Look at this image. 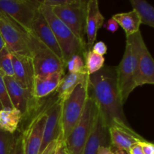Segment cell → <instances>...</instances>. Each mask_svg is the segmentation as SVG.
<instances>
[{
  "label": "cell",
  "instance_id": "cell-1",
  "mask_svg": "<svg viewBox=\"0 0 154 154\" xmlns=\"http://www.w3.org/2000/svg\"><path fill=\"white\" fill-rule=\"evenodd\" d=\"M88 95L96 102L108 128L116 125L129 126L120 99L115 68L104 66L99 72L89 75Z\"/></svg>",
  "mask_w": 154,
  "mask_h": 154
},
{
  "label": "cell",
  "instance_id": "cell-2",
  "mask_svg": "<svg viewBox=\"0 0 154 154\" xmlns=\"http://www.w3.org/2000/svg\"><path fill=\"white\" fill-rule=\"evenodd\" d=\"M144 40L141 32L126 37V48L120 64L116 67L117 87L122 103L125 102L135 87V77L138 67L140 47Z\"/></svg>",
  "mask_w": 154,
  "mask_h": 154
},
{
  "label": "cell",
  "instance_id": "cell-3",
  "mask_svg": "<svg viewBox=\"0 0 154 154\" xmlns=\"http://www.w3.org/2000/svg\"><path fill=\"white\" fill-rule=\"evenodd\" d=\"M40 11L57 38L65 63L74 55L84 56V53L87 51L85 42L78 38L73 32L56 16L52 8L45 5L42 2Z\"/></svg>",
  "mask_w": 154,
  "mask_h": 154
},
{
  "label": "cell",
  "instance_id": "cell-4",
  "mask_svg": "<svg viewBox=\"0 0 154 154\" xmlns=\"http://www.w3.org/2000/svg\"><path fill=\"white\" fill-rule=\"evenodd\" d=\"M99 114V108L93 97L88 95L82 116L69 136L64 140L70 154H82L86 142L93 130Z\"/></svg>",
  "mask_w": 154,
  "mask_h": 154
},
{
  "label": "cell",
  "instance_id": "cell-5",
  "mask_svg": "<svg viewBox=\"0 0 154 154\" xmlns=\"http://www.w3.org/2000/svg\"><path fill=\"white\" fill-rule=\"evenodd\" d=\"M28 35L35 77L46 76L57 72L65 73L64 60L60 58L32 32H29Z\"/></svg>",
  "mask_w": 154,
  "mask_h": 154
},
{
  "label": "cell",
  "instance_id": "cell-6",
  "mask_svg": "<svg viewBox=\"0 0 154 154\" xmlns=\"http://www.w3.org/2000/svg\"><path fill=\"white\" fill-rule=\"evenodd\" d=\"M88 98V83L79 84L62 103L63 141L69 135L82 116Z\"/></svg>",
  "mask_w": 154,
  "mask_h": 154
},
{
  "label": "cell",
  "instance_id": "cell-7",
  "mask_svg": "<svg viewBox=\"0 0 154 154\" xmlns=\"http://www.w3.org/2000/svg\"><path fill=\"white\" fill-rule=\"evenodd\" d=\"M41 5L38 0H0V12L29 32Z\"/></svg>",
  "mask_w": 154,
  "mask_h": 154
},
{
  "label": "cell",
  "instance_id": "cell-8",
  "mask_svg": "<svg viewBox=\"0 0 154 154\" xmlns=\"http://www.w3.org/2000/svg\"><path fill=\"white\" fill-rule=\"evenodd\" d=\"M0 33L11 54L31 57L28 32L0 12Z\"/></svg>",
  "mask_w": 154,
  "mask_h": 154
},
{
  "label": "cell",
  "instance_id": "cell-9",
  "mask_svg": "<svg viewBox=\"0 0 154 154\" xmlns=\"http://www.w3.org/2000/svg\"><path fill=\"white\" fill-rule=\"evenodd\" d=\"M87 2L88 1L75 0L68 5L52 8L54 13L60 18L81 40L84 41Z\"/></svg>",
  "mask_w": 154,
  "mask_h": 154
},
{
  "label": "cell",
  "instance_id": "cell-10",
  "mask_svg": "<svg viewBox=\"0 0 154 154\" xmlns=\"http://www.w3.org/2000/svg\"><path fill=\"white\" fill-rule=\"evenodd\" d=\"M9 99L14 108L18 110L23 117H29L37 108L38 100L33 96L32 90L21 85L14 77L4 76Z\"/></svg>",
  "mask_w": 154,
  "mask_h": 154
},
{
  "label": "cell",
  "instance_id": "cell-11",
  "mask_svg": "<svg viewBox=\"0 0 154 154\" xmlns=\"http://www.w3.org/2000/svg\"><path fill=\"white\" fill-rule=\"evenodd\" d=\"M47 115L45 106L32 117L27 127L21 133L24 154H39L43 141Z\"/></svg>",
  "mask_w": 154,
  "mask_h": 154
},
{
  "label": "cell",
  "instance_id": "cell-12",
  "mask_svg": "<svg viewBox=\"0 0 154 154\" xmlns=\"http://www.w3.org/2000/svg\"><path fill=\"white\" fill-rule=\"evenodd\" d=\"M62 103L63 100L58 97L45 105V113L47 115L44 131L43 141L40 149V154L55 140H63L62 128Z\"/></svg>",
  "mask_w": 154,
  "mask_h": 154
},
{
  "label": "cell",
  "instance_id": "cell-13",
  "mask_svg": "<svg viewBox=\"0 0 154 154\" xmlns=\"http://www.w3.org/2000/svg\"><path fill=\"white\" fill-rule=\"evenodd\" d=\"M108 130L111 146L127 152L134 144L146 141L130 126L116 125L110 126Z\"/></svg>",
  "mask_w": 154,
  "mask_h": 154
},
{
  "label": "cell",
  "instance_id": "cell-14",
  "mask_svg": "<svg viewBox=\"0 0 154 154\" xmlns=\"http://www.w3.org/2000/svg\"><path fill=\"white\" fill-rule=\"evenodd\" d=\"M102 146H111L108 126L105 124L99 111L93 130L86 142L82 154H99Z\"/></svg>",
  "mask_w": 154,
  "mask_h": 154
},
{
  "label": "cell",
  "instance_id": "cell-15",
  "mask_svg": "<svg viewBox=\"0 0 154 154\" xmlns=\"http://www.w3.org/2000/svg\"><path fill=\"white\" fill-rule=\"evenodd\" d=\"M135 84V87L144 84H154V59L147 49L144 40L141 42L140 47Z\"/></svg>",
  "mask_w": 154,
  "mask_h": 154
},
{
  "label": "cell",
  "instance_id": "cell-16",
  "mask_svg": "<svg viewBox=\"0 0 154 154\" xmlns=\"http://www.w3.org/2000/svg\"><path fill=\"white\" fill-rule=\"evenodd\" d=\"M31 32L51 51H54L60 58L63 60V54L57 38L48 21L46 20L40 10L36 14L35 18L33 21Z\"/></svg>",
  "mask_w": 154,
  "mask_h": 154
},
{
  "label": "cell",
  "instance_id": "cell-17",
  "mask_svg": "<svg viewBox=\"0 0 154 154\" xmlns=\"http://www.w3.org/2000/svg\"><path fill=\"white\" fill-rule=\"evenodd\" d=\"M105 17L101 13L97 0H90L87 2L85 33L87 35V46L89 49L95 44L98 30L103 25Z\"/></svg>",
  "mask_w": 154,
  "mask_h": 154
},
{
  "label": "cell",
  "instance_id": "cell-18",
  "mask_svg": "<svg viewBox=\"0 0 154 154\" xmlns=\"http://www.w3.org/2000/svg\"><path fill=\"white\" fill-rule=\"evenodd\" d=\"M14 77L23 87L32 90L35 72L32 58L12 54Z\"/></svg>",
  "mask_w": 154,
  "mask_h": 154
},
{
  "label": "cell",
  "instance_id": "cell-19",
  "mask_svg": "<svg viewBox=\"0 0 154 154\" xmlns=\"http://www.w3.org/2000/svg\"><path fill=\"white\" fill-rule=\"evenodd\" d=\"M64 75L63 72H57L46 76L35 77L32 86L35 99L40 100L57 91Z\"/></svg>",
  "mask_w": 154,
  "mask_h": 154
},
{
  "label": "cell",
  "instance_id": "cell-20",
  "mask_svg": "<svg viewBox=\"0 0 154 154\" xmlns=\"http://www.w3.org/2000/svg\"><path fill=\"white\" fill-rule=\"evenodd\" d=\"M89 81L88 73H68L65 74L57 90V97L65 99L73 92L79 84H87Z\"/></svg>",
  "mask_w": 154,
  "mask_h": 154
},
{
  "label": "cell",
  "instance_id": "cell-21",
  "mask_svg": "<svg viewBox=\"0 0 154 154\" xmlns=\"http://www.w3.org/2000/svg\"><path fill=\"white\" fill-rule=\"evenodd\" d=\"M112 18H114L117 23L123 28L126 37H129L140 31V26L141 24V17L134 9L129 12L116 14Z\"/></svg>",
  "mask_w": 154,
  "mask_h": 154
},
{
  "label": "cell",
  "instance_id": "cell-22",
  "mask_svg": "<svg viewBox=\"0 0 154 154\" xmlns=\"http://www.w3.org/2000/svg\"><path fill=\"white\" fill-rule=\"evenodd\" d=\"M23 119L21 113L15 108H3L0 111V129L14 134Z\"/></svg>",
  "mask_w": 154,
  "mask_h": 154
},
{
  "label": "cell",
  "instance_id": "cell-23",
  "mask_svg": "<svg viewBox=\"0 0 154 154\" xmlns=\"http://www.w3.org/2000/svg\"><path fill=\"white\" fill-rule=\"evenodd\" d=\"M134 10L141 17V24L154 28V7L144 0H130Z\"/></svg>",
  "mask_w": 154,
  "mask_h": 154
},
{
  "label": "cell",
  "instance_id": "cell-24",
  "mask_svg": "<svg viewBox=\"0 0 154 154\" xmlns=\"http://www.w3.org/2000/svg\"><path fill=\"white\" fill-rule=\"evenodd\" d=\"M84 59L86 69L89 75L99 72L103 67L105 63L104 57L96 54L91 49H87V51L84 53Z\"/></svg>",
  "mask_w": 154,
  "mask_h": 154
},
{
  "label": "cell",
  "instance_id": "cell-25",
  "mask_svg": "<svg viewBox=\"0 0 154 154\" xmlns=\"http://www.w3.org/2000/svg\"><path fill=\"white\" fill-rule=\"evenodd\" d=\"M0 72L4 76L14 77L12 54L6 47L0 51Z\"/></svg>",
  "mask_w": 154,
  "mask_h": 154
},
{
  "label": "cell",
  "instance_id": "cell-26",
  "mask_svg": "<svg viewBox=\"0 0 154 154\" xmlns=\"http://www.w3.org/2000/svg\"><path fill=\"white\" fill-rule=\"evenodd\" d=\"M69 73H86L87 69L85 66L84 56L74 55L66 63Z\"/></svg>",
  "mask_w": 154,
  "mask_h": 154
},
{
  "label": "cell",
  "instance_id": "cell-27",
  "mask_svg": "<svg viewBox=\"0 0 154 154\" xmlns=\"http://www.w3.org/2000/svg\"><path fill=\"white\" fill-rule=\"evenodd\" d=\"M14 134L0 129V154H11L14 144Z\"/></svg>",
  "mask_w": 154,
  "mask_h": 154
},
{
  "label": "cell",
  "instance_id": "cell-28",
  "mask_svg": "<svg viewBox=\"0 0 154 154\" xmlns=\"http://www.w3.org/2000/svg\"><path fill=\"white\" fill-rule=\"evenodd\" d=\"M0 101L2 105L3 108H14L8 93L7 87L4 81V75L0 72Z\"/></svg>",
  "mask_w": 154,
  "mask_h": 154
},
{
  "label": "cell",
  "instance_id": "cell-29",
  "mask_svg": "<svg viewBox=\"0 0 154 154\" xmlns=\"http://www.w3.org/2000/svg\"><path fill=\"white\" fill-rule=\"evenodd\" d=\"M11 154H24L23 144V138L21 134L15 138L14 144Z\"/></svg>",
  "mask_w": 154,
  "mask_h": 154
},
{
  "label": "cell",
  "instance_id": "cell-30",
  "mask_svg": "<svg viewBox=\"0 0 154 154\" xmlns=\"http://www.w3.org/2000/svg\"><path fill=\"white\" fill-rule=\"evenodd\" d=\"M91 50L96 54L103 57L105 54H106L107 51H108V48H107L105 42H98L93 45Z\"/></svg>",
  "mask_w": 154,
  "mask_h": 154
},
{
  "label": "cell",
  "instance_id": "cell-31",
  "mask_svg": "<svg viewBox=\"0 0 154 154\" xmlns=\"http://www.w3.org/2000/svg\"><path fill=\"white\" fill-rule=\"evenodd\" d=\"M144 154H154V143L145 141L140 142Z\"/></svg>",
  "mask_w": 154,
  "mask_h": 154
},
{
  "label": "cell",
  "instance_id": "cell-32",
  "mask_svg": "<svg viewBox=\"0 0 154 154\" xmlns=\"http://www.w3.org/2000/svg\"><path fill=\"white\" fill-rule=\"evenodd\" d=\"M59 140H55L48 144V147L43 150L40 154H55L56 150H57V145H58Z\"/></svg>",
  "mask_w": 154,
  "mask_h": 154
},
{
  "label": "cell",
  "instance_id": "cell-33",
  "mask_svg": "<svg viewBox=\"0 0 154 154\" xmlns=\"http://www.w3.org/2000/svg\"><path fill=\"white\" fill-rule=\"evenodd\" d=\"M105 29H106L108 31L114 33L119 28V24L117 23V21L114 19V18H110L109 20L107 22V24L105 25Z\"/></svg>",
  "mask_w": 154,
  "mask_h": 154
},
{
  "label": "cell",
  "instance_id": "cell-34",
  "mask_svg": "<svg viewBox=\"0 0 154 154\" xmlns=\"http://www.w3.org/2000/svg\"><path fill=\"white\" fill-rule=\"evenodd\" d=\"M55 154H70L69 152L68 151L67 148H66V146L65 144L64 141L62 139L59 140L58 145H57Z\"/></svg>",
  "mask_w": 154,
  "mask_h": 154
},
{
  "label": "cell",
  "instance_id": "cell-35",
  "mask_svg": "<svg viewBox=\"0 0 154 154\" xmlns=\"http://www.w3.org/2000/svg\"><path fill=\"white\" fill-rule=\"evenodd\" d=\"M142 142V141H141ZM129 154H144L143 152L142 147H141V144L137 143V144H134L133 146L131 147V148L129 150Z\"/></svg>",
  "mask_w": 154,
  "mask_h": 154
},
{
  "label": "cell",
  "instance_id": "cell-36",
  "mask_svg": "<svg viewBox=\"0 0 154 154\" xmlns=\"http://www.w3.org/2000/svg\"><path fill=\"white\" fill-rule=\"evenodd\" d=\"M99 154H114L111 146H102L99 150Z\"/></svg>",
  "mask_w": 154,
  "mask_h": 154
},
{
  "label": "cell",
  "instance_id": "cell-37",
  "mask_svg": "<svg viewBox=\"0 0 154 154\" xmlns=\"http://www.w3.org/2000/svg\"><path fill=\"white\" fill-rule=\"evenodd\" d=\"M111 147L114 154H129V152L126 151V150H120V149L116 148V147H112V146H111Z\"/></svg>",
  "mask_w": 154,
  "mask_h": 154
},
{
  "label": "cell",
  "instance_id": "cell-38",
  "mask_svg": "<svg viewBox=\"0 0 154 154\" xmlns=\"http://www.w3.org/2000/svg\"><path fill=\"white\" fill-rule=\"evenodd\" d=\"M5 47V42L4 41H3L1 33H0V51H1Z\"/></svg>",
  "mask_w": 154,
  "mask_h": 154
},
{
  "label": "cell",
  "instance_id": "cell-39",
  "mask_svg": "<svg viewBox=\"0 0 154 154\" xmlns=\"http://www.w3.org/2000/svg\"><path fill=\"white\" fill-rule=\"evenodd\" d=\"M3 109V106H2V103H1V101H0V111H1V110H2Z\"/></svg>",
  "mask_w": 154,
  "mask_h": 154
}]
</instances>
